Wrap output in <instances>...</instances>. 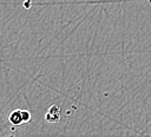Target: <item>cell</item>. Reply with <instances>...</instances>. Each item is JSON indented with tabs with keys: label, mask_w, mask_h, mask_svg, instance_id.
<instances>
[{
	"label": "cell",
	"mask_w": 151,
	"mask_h": 137,
	"mask_svg": "<svg viewBox=\"0 0 151 137\" xmlns=\"http://www.w3.org/2000/svg\"><path fill=\"white\" fill-rule=\"evenodd\" d=\"M8 120L14 126H21L31 120V113L27 110H13L8 116Z\"/></svg>",
	"instance_id": "cell-1"
},
{
	"label": "cell",
	"mask_w": 151,
	"mask_h": 137,
	"mask_svg": "<svg viewBox=\"0 0 151 137\" xmlns=\"http://www.w3.org/2000/svg\"><path fill=\"white\" fill-rule=\"evenodd\" d=\"M7 137H13V136H7Z\"/></svg>",
	"instance_id": "cell-2"
}]
</instances>
